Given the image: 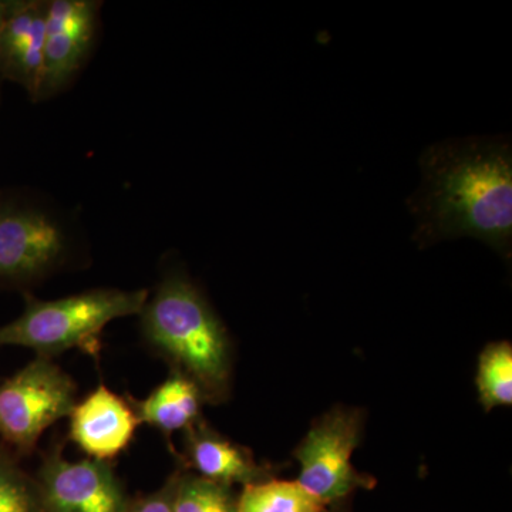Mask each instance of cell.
Returning a JSON list of instances; mask_svg holds the SVG:
<instances>
[{"label": "cell", "instance_id": "obj_1", "mask_svg": "<svg viewBox=\"0 0 512 512\" xmlns=\"http://www.w3.org/2000/svg\"><path fill=\"white\" fill-rule=\"evenodd\" d=\"M420 165L423 178L412 212L421 244L473 237L510 256V144L483 138L447 141L430 147Z\"/></svg>", "mask_w": 512, "mask_h": 512}, {"label": "cell", "instance_id": "obj_2", "mask_svg": "<svg viewBox=\"0 0 512 512\" xmlns=\"http://www.w3.org/2000/svg\"><path fill=\"white\" fill-rule=\"evenodd\" d=\"M150 348L200 387L205 402H227L232 387L231 339L224 323L185 275L165 276L140 312Z\"/></svg>", "mask_w": 512, "mask_h": 512}, {"label": "cell", "instance_id": "obj_3", "mask_svg": "<svg viewBox=\"0 0 512 512\" xmlns=\"http://www.w3.org/2000/svg\"><path fill=\"white\" fill-rule=\"evenodd\" d=\"M148 292L101 288L42 301L28 296L19 318L0 326V346L35 350L37 356L79 349L99 356L101 333L113 320L140 315Z\"/></svg>", "mask_w": 512, "mask_h": 512}, {"label": "cell", "instance_id": "obj_4", "mask_svg": "<svg viewBox=\"0 0 512 512\" xmlns=\"http://www.w3.org/2000/svg\"><path fill=\"white\" fill-rule=\"evenodd\" d=\"M366 413L359 407L335 406L312 421L311 429L293 450L301 466L298 483L336 510L357 490H373L376 478L360 473L352 454L365 433Z\"/></svg>", "mask_w": 512, "mask_h": 512}, {"label": "cell", "instance_id": "obj_5", "mask_svg": "<svg viewBox=\"0 0 512 512\" xmlns=\"http://www.w3.org/2000/svg\"><path fill=\"white\" fill-rule=\"evenodd\" d=\"M77 403L76 383L50 357L37 356L0 382V437L28 454Z\"/></svg>", "mask_w": 512, "mask_h": 512}, {"label": "cell", "instance_id": "obj_6", "mask_svg": "<svg viewBox=\"0 0 512 512\" xmlns=\"http://www.w3.org/2000/svg\"><path fill=\"white\" fill-rule=\"evenodd\" d=\"M36 481L45 512H123L130 500L110 463L70 461L60 447L43 458Z\"/></svg>", "mask_w": 512, "mask_h": 512}, {"label": "cell", "instance_id": "obj_7", "mask_svg": "<svg viewBox=\"0 0 512 512\" xmlns=\"http://www.w3.org/2000/svg\"><path fill=\"white\" fill-rule=\"evenodd\" d=\"M67 238L46 212L0 205V284H28L66 258Z\"/></svg>", "mask_w": 512, "mask_h": 512}, {"label": "cell", "instance_id": "obj_8", "mask_svg": "<svg viewBox=\"0 0 512 512\" xmlns=\"http://www.w3.org/2000/svg\"><path fill=\"white\" fill-rule=\"evenodd\" d=\"M100 3L53 0L46 6V39L35 101L63 92L83 67L94 42Z\"/></svg>", "mask_w": 512, "mask_h": 512}, {"label": "cell", "instance_id": "obj_9", "mask_svg": "<svg viewBox=\"0 0 512 512\" xmlns=\"http://www.w3.org/2000/svg\"><path fill=\"white\" fill-rule=\"evenodd\" d=\"M69 419L70 440L87 457L106 463L130 446L140 424L128 397L124 399L104 384L77 402Z\"/></svg>", "mask_w": 512, "mask_h": 512}, {"label": "cell", "instance_id": "obj_10", "mask_svg": "<svg viewBox=\"0 0 512 512\" xmlns=\"http://www.w3.org/2000/svg\"><path fill=\"white\" fill-rule=\"evenodd\" d=\"M183 453L175 454L181 470L227 487L261 483L274 478L279 467L259 463L249 448L212 429L204 419L184 431Z\"/></svg>", "mask_w": 512, "mask_h": 512}, {"label": "cell", "instance_id": "obj_11", "mask_svg": "<svg viewBox=\"0 0 512 512\" xmlns=\"http://www.w3.org/2000/svg\"><path fill=\"white\" fill-rule=\"evenodd\" d=\"M47 2H8L0 35V72L33 100L39 89L46 39Z\"/></svg>", "mask_w": 512, "mask_h": 512}, {"label": "cell", "instance_id": "obj_12", "mask_svg": "<svg viewBox=\"0 0 512 512\" xmlns=\"http://www.w3.org/2000/svg\"><path fill=\"white\" fill-rule=\"evenodd\" d=\"M130 400L140 424L154 427L167 439L202 420V407L207 404L200 387L175 369L146 399Z\"/></svg>", "mask_w": 512, "mask_h": 512}, {"label": "cell", "instance_id": "obj_13", "mask_svg": "<svg viewBox=\"0 0 512 512\" xmlns=\"http://www.w3.org/2000/svg\"><path fill=\"white\" fill-rule=\"evenodd\" d=\"M237 512H330L328 505L302 487L298 481L269 478L242 487Z\"/></svg>", "mask_w": 512, "mask_h": 512}, {"label": "cell", "instance_id": "obj_14", "mask_svg": "<svg viewBox=\"0 0 512 512\" xmlns=\"http://www.w3.org/2000/svg\"><path fill=\"white\" fill-rule=\"evenodd\" d=\"M478 400L485 412L512 404V346L507 340L488 343L478 356Z\"/></svg>", "mask_w": 512, "mask_h": 512}, {"label": "cell", "instance_id": "obj_15", "mask_svg": "<svg viewBox=\"0 0 512 512\" xmlns=\"http://www.w3.org/2000/svg\"><path fill=\"white\" fill-rule=\"evenodd\" d=\"M174 512H237L234 488L177 470Z\"/></svg>", "mask_w": 512, "mask_h": 512}, {"label": "cell", "instance_id": "obj_16", "mask_svg": "<svg viewBox=\"0 0 512 512\" xmlns=\"http://www.w3.org/2000/svg\"><path fill=\"white\" fill-rule=\"evenodd\" d=\"M0 512H45L36 478L0 450Z\"/></svg>", "mask_w": 512, "mask_h": 512}, {"label": "cell", "instance_id": "obj_17", "mask_svg": "<svg viewBox=\"0 0 512 512\" xmlns=\"http://www.w3.org/2000/svg\"><path fill=\"white\" fill-rule=\"evenodd\" d=\"M178 471L171 474L153 493L130 498L123 512H174L175 487Z\"/></svg>", "mask_w": 512, "mask_h": 512}, {"label": "cell", "instance_id": "obj_18", "mask_svg": "<svg viewBox=\"0 0 512 512\" xmlns=\"http://www.w3.org/2000/svg\"><path fill=\"white\" fill-rule=\"evenodd\" d=\"M330 512H332V511H330Z\"/></svg>", "mask_w": 512, "mask_h": 512}]
</instances>
